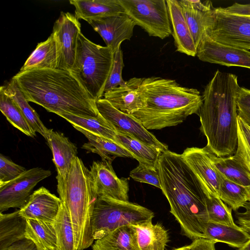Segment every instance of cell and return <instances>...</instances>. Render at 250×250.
I'll return each instance as SVG.
<instances>
[{
  "mask_svg": "<svg viewBox=\"0 0 250 250\" xmlns=\"http://www.w3.org/2000/svg\"><path fill=\"white\" fill-rule=\"evenodd\" d=\"M157 169L161 190L183 233L194 240L204 238L208 222L207 196L199 180L181 154L169 150L159 157Z\"/></svg>",
  "mask_w": 250,
  "mask_h": 250,
  "instance_id": "obj_1",
  "label": "cell"
},
{
  "mask_svg": "<svg viewBox=\"0 0 250 250\" xmlns=\"http://www.w3.org/2000/svg\"><path fill=\"white\" fill-rule=\"evenodd\" d=\"M240 87L235 74L217 70L206 86L198 115L206 146L218 157L231 156L237 144L236 97Z\"/></svg>",
  "mask_w": 250,
  "mask_h": 250,
  "instance_id": "obj_2",
  "label": "cell"
},
{
  "mask_svg": "<svg viewBox=\"0 0 250 250\" xmlns=\"http://www.w3.org/2000/svg\"><path fill=\"white\" fill-rule=\"evenodd\" d=\"M15 79L28 102L56 114L100 115L94 101L69 70L36 69L18 72Z\"/></svg>",
  "mask_w": 250,
  "mask_h": 250,
  "instance_id": "obj_3",
  "label": "cell"
},
{
  "mask_svg": "<svg viewBox=\"0 0 250 250\" xmlns=\"http://www.w3.org/2000/svg\"><path fill=\"white\" fill-rule=\"evenodd\" d=\"M139 91L144 106L131 114L147 130H159L182 123L197 114L202 96L195 88L179 84L175 80L158 77L142 78Z\"/></svg>",
  "mask_w": 250,
  "mask_h": 250,
  "instance_id": "obj_4",
  "label": "cell"
},
{
  "mask_svg": "<svg viewBox=\"0 0 250 250\" xmlns=\"http://www.w3.org/2000/svg\"><path fill=\"white\" fill-rule=\"evenodd\" d=\"M59 197L64 204L71 221L75 250L88 248L94 240L91 222L98 197L92 188L89 170L78 156L72 163L64 189Z\"/></svg>",
  "mask_w": 250,
  "mask_h": 250,
  "instance_id": "obj_5",
  "label": "cell"
},
{
  "mask_svg": "<svg viewBox=\"0 0 250 250\" xmlns=\"http://www.w3.org/2000/svg\"><path fill=\"white\" fill-rule=\"evenodd\" d=\"M114 53L107 46L92 42L81 33L70 71L95 101L102 98L111 72Z\"/></svg>",
  "mask_w": 250,
  "mask_h": 250,
  "instance_id": "obj_6",
  "label": "cell"
},
{
  "mask_svg": "<svg viewBox=\"0 0 250 250\" xmlns=\"http://www.w3.org/2000/svg\"><path fill=\"white\" fill-rule=\"evenodd\" d=\"M154 217L151 210L138 204L98 197L91 218L92 236L97 240L120 227L140 225L151 221Z\"/></svg>",
  "mask_w": 250,
  "mask_h": 250,
  "instance_id": "obj_7",
  "label": "cell"
},
{
  "mask_svg": "<svg viewBox=\"0 0 250 250\" xmlns=\"http://www.w3.org/2000/svg\"><path fill=\"white\" fill-rule=\"evenodd\" d=\"M125 13L149 36L164 39L172 35L166 0H119Z\"/></svg>",
  "mask_w": 250,
  "mask_h": 250,
  "instance_id": "obj_8",
  "label": "cell"
},
{
  "mask_svg": "<svg viewBox=\"0 0 250 250\" xmlns=\"http://www.w3.org/2000/svg\"><path fill=\"white\" fill-rule=\"evenodd\" d=\"M205 34L220 43L249 50L250 18L214 8L213 21Z\"/></svg>",
  "mask_w": 250,
  "mask_h": 250,
  "instance_id": "obj_9",
  "label": "cell"
},
{
  "mask_svg": "<svg viewBox=\"0 0 250 250\" xmlns=\"http://www.w3.org/2000/svg\"><path fill=\"white\" fill-rule=\"evenodd\" d=\"M96 106L99 113L114 127L117 132L129 135L158 149L162 153L168 150L167 145L159 141L132 115L117 109L104 98L96 101Z\"/></svg>",
  "mask_w": 250,
  "mask_h": 250,
  "instance_id": "obj_10",
  "label": "cell"
},
{
  "mask_svg": "<svg viewBox=\"0 0 250 250\" xmlns=\"http://www.w3.org/2000/svg\"><path fill=\"white\" fill-rule=\"evenodd\" d=\"M51 175V172L41 167L26 170L15 179L0 183V213L10 208H21L27 202L34 187Z\"/></svg>",
  "mask_w": 250,
  "mask_h": 250,
  "instance_id": "obj_11",
  "label": "cell"
},
{
  "mask_svg": "<svg viewBox=\"0 0 250 250\" xmlns=\"http://www.w3.org/2000/svg\"><path fill=\"white\" fill-rule=\"evenodd\" d=\"M81 33V24L75 16L61 12L54 23L52 33L58 53L57 69L69 71L72 69Z\"/></svg>",
  "mask_w": 250,
  "mask_h": 250,
  "instance_id": "obj_12",
  "label": "cell"
},
{
  "mask_svg": "<svg viewBox=\"0 0 250 250\" xmlns=\"http://www.w3.org/2000/svg\"><path fill=\"white\" fill-rule=\"evenodd\" d=\"M89 172L92 188L97 197L128 201L129 179L119 178L112 163L94 161Z\"/></svg>",
  "mask_w": 250,
  "mask_h": 250,
  "instance_id": "obj_13",
  "label": "cell"
},
{
  "mask_svg": "<svg viewBox=\"0 0 250 250\" xmlns=\"http://www.w3.org/2000/svg\"><path fill=\"white\" fill-rule=\"evenodd\" d=\"M181 155L199 180L207 197H219L220 176L208 147H188Z\"/></svg>",
  "mask_w": 250,
  "mask_h": 250,
  "instance_id": "obj_14",
  "label": "cell"
},
{
  "mask_svg": "<svg viewBox=\"0 0 250 250\" xmlns=\"http://www.w3.org/2000/svg\"><path fill=\"white\" fill-rule=\"evenodd\" d=\"M196 56L204 62L250 69V51L220 43L206 34L197 47Z\"/></svg>",
  "mask_w": 250,
  "mask_h": 250,
  "instance_id": "obj_15",
  "label": "cell"
},
{
  "mask_svg": "<svg viewBox=\"0 0 250 250\" xmlns=\"http://www.w3.org/2000/svg\"><path fill=\"white\" fill-rule=\"evenodd\" d=\"M87 22L104 40L106 46L114 53L121 43L129 40L136 25L125 13L89 20Z\"/></svg>",
  "mask_w": 250,
  "mask_h": 250,
  "instance_id": "obj_16",
  "label": "cell"
},
{
  "mask_svg": "<svg viewBox=\"0 0 250 250\" xmlns=\"http://www.w3.org/2000/svg\"><path fill=\"white\" fill-rule=\"evenodd\" d=\"M47 142L57 171V191L60 194L64 189L72 163L77 157V148L62 133L52 129H49Z\"/></svg>",
  "mask_w": 250,
  "mask_h": 250,
  "instance_id": "obj_17",
  "label": "cell"
},
{
  "mask_svg": "<svg viewBox=\"0 0 250 250\" xmlns=\"http://www.w3.org/2000/svg\"><path fill=\"white\" fill-rule=\"evenodd\" d=\"M61 204L60 197L42 187L33 192L26 204L20 209V213L26 219L53 223Z\"/></svg>",
  "mask_w": 250,
  "mask_h": 250,
  "instance_id": "obj_18",
  "label": "cell"
},
{
  "mask_svg": "<svg viewBox=\"0 0 250 250\" xmlns=\"http://www.w3.org/2000/svg\"><path fill=\"white\" fill-rule=\"evenodd\" d=\"M190 30L196 49L210 26L214 17V9L209 0H178Z\"/></svg>",
  "mask_w": 250,
  "mask_h": 250,
  "instance_id": "obj_19",
  "label": "cell"
},
{
  "mask_svg": "<svg viewBox=\"0 0 250 250\" xmlns=\"http://www.w3.org/2000/svg\"><path fill=\"white\" fill-rule=\"evenodd\" d=\"M166 1L176 51L195 57L197 54L196 47L179 1Z\"/></svg>",
  "mask_w": 250,
  "mask_h": 250,
  "instance_id": "obj_20",
  "label": "cell"
},
{
  "mask_svg": "<svg viewBox=\"0 0 250 250\" xmlns=\"http://www.w3.org/2000/svg\"><path fill=\"white\" fill-rule=\"evenodd\" d=\"M142 78H132L123 86H119L105 92L103 98L120 111L131 115L141 109L145 101L139 85Z\"/></svg>",
  "mask_w": 250,
  "mask_h": 250,
  "instance_id": "obj_21",
  "label": "cell"
},
{
  "mask_svg": "<svg viewBox=\"0 0 250 250\" xmlns=\"http://www.w3.org/2000/svg\"><path fill=\"white\" fill-rule=\"evenodd\" d=\"M73 127L82 133L88 139V142L83 144L82 148L87 152L98 154L101 157L102 161L112 163L118 157L134 159L132 155L118 143L80 127Z\"/></svg>",
  "mask_w": 250,
  "mask_h": 250,
  "instance_id": "obj_22",
  "label": "cell"
},
{
  "mask_svg": "<svg viewBox=\"0 0 250 250\" xmlns=\"http://www.w3.org/2000/svg\"><path fill=\"white\" fill-rule=\"evenodd\" d=\"M58 66V53L52 34L44 42L38 44L19 72L36 69H55Z\"/></svg>",
  "mask_w": 250,
  "mask_h": 250,
  "instance_id": "obj_23",
  "label": "cell"
},
{
  "mask_svg": "<svg viewBox=\"0 0 250 250\" xmlns=\"http://www.w3.org/2000/svg\"><path fill=\"white\" fill-rule=\"evenodd\" d=\"M69 2L75 7V17L86 21L125 13L119 0H71Z\"/></svg>",
  "mask_w": 250,
  "mask_h": 250,
  "instance_id": "obj_24",
  "label": "cell"
},
{
  "mask_svg": "<svg viewBox=\"0 0 250 250\" xmlns=\"http://www.w3.org/2000/svg\"><path fill=\"white\" fill-rule=\"evenodd\" d=\"M93 250H141L135 226L120 227L101 239L96 240Z\"/></svg>",
  "mask_w": 250,
  "mask_h": 250,
  "instance_id": "obj_25",
  "label": "cell"
},
{
  "mask_svg": "<svg viewBox=\"0 0 250 250\" xmlns=\"http://www.w3.org/2000/svg\"><path fill=\"white\" fill-rule=\"evenodd\" d=\"M204 238L239 249L250 239V234L241 227L208 221L204 230Z\"/></svg>",
  "mask_w": 250,
  "mask_h": 250,
  "instance_id": "obj_26",
  "label": "cell"
},
{
  "mask_svg": "<svg viewBox=\"0 0 250 250\" xmlns=\"http://www.w3.org/2000/svg\"><path fill=\"white\" fill-rule=\"evenodd\" d=\"M0 88L14 100L34 131L40 133L47 142L49 129L44 125L36 111L29 104L17 81L12 78Z\"/></svg>",
  "mask_w": 250,
  "mask_h": 250,
  "instance_id": "obj_27",
  "label": "cell"
},
{
  "mask_svg": "<svg viewBox=\"0 0 250 250\" xmlns=\"http://www.w3.org/2000/svg\"><path fill=\"white\" fill-rule=\"evenodd\" d=\"M26 219L20 209L10 213H0V250L25 238Z\"/></svg>",
  "mask_w": 250,
  "mask_h": 250,
  "instance_id": "obj_28",
  "label": "cell"
},
{
  "mask_svg": "<svg viewBox=\"0 0 250 250\" xmlns=\"http://www.w3.org/2000/svg\"><path fill=\"white\" fill-rule=\"evenodd\" d=\"M25 236L35 243L38 250H58L53 223L26 219Z\"/></svg>",
  "mask_w": 250,
  "mask_h": 250,
  "instance_id": "obj_29",
  "label": "cell"
},
{
  "mask_svg": "<svg viewBox=\"0 0 250 250\" xmlns=\"http://www.w3.org/2000/svg\"><path fill=\"white\" fill-rule=\"evenodd\" d=\"M116 141L126 149L139 163L157 167L162 152L157 148L129 135L117 132Z\"/></svg>",
  "mask_w": 250,
  "mask_h": 250,
  "instance_id": "obj_30",
  "label": "cell"
},
{
  "mask_svg": "<svg viewBox=\"0 0 250 250\" xmlns=\"http://www.w3.org/2000/svg\"><path fill=\"white\" fill-rule=\"evenodd\" d=\"M135 228L141 250H165L169 237L167 230L162 225H153L151 221Z\"/></svg>",
  "mask_w": 250,
  "mask_h": 250,
  "instance_id": "obj_31",
  "label": "cell"
},
{
  "mask_svg": "<svg viewBox=\"0 0 250 250\" xmlns=\"http://www.w3.org/2000/svg\"><path fill=\"white\" fill-rule=\"evenodd\" d=\"M58 115L65 119L73 126L80 127L116 142L117 131L100 114L97 117H82L67 113H60Z\"/></svg>",
  "mask_w": 250,
  "mask_h": 250,
  "instance_id": "obj_32",
  "label": "cell"
},
{
  "mask_svg": "<svg viewBox=\"0 0 250 250\" xmlns=\"http://www.w3.org/2000/svg\"><path fill=\"white\" fill-rule=\"evenodd\" d=\"M220 184L219 197L231 209L236 211L250 202V186H244L234 183L219 171Z\"/></svg>",
  "mask_w": 250,
  "mask_h": 250,
  "instance_id": "obj_33",
  "label": "cell"
},
{
  "mask_svg": "<svg viewBox=\"0 0 250 250\" xmlns=\"http://www.w3.org/2000/svg\"><path fill=\"white\" fill-rule=\"evenodd\" d=\"M217 170L229 180L237 184L250 186V173L232 156L218 157L211 152Z\"/></svg>",
  "mask_w": 250,
  "mask_h": 250,
  "instance_id": "obj_34",
  "label": "cell"
},
{
  "mask_svg": "<svg viewBox=\"0 0 250 250\" xmlns=\"http://www.w3.org/2000/svg\"><path fill=\"white\" fill-rule=\"evenodd\" d=\"M0 110L11 125L25 135L31 137L36 135L14 100L0 88Z\"/></svg>",
  "mask_w": 250,
  "mask_h": 250,
  "instance_id": "obj_35",
  "label": "cell"
},
{
  "mask_svg": "<svg viewBox=\"0 0 250 250\" xmlns=\"http://www.w3.org/2000/svg\"><path fill=\"white\" fill-rule=\"evenodd\" d=\"M53 225L58 250H75L74 235L71 221L65 205L62 201Z\"/></svg>",
  "mask_w": 250,
  "mask_h": 250,
  "instance_id": "obj_36",
  "label": "cell"
},
{
  "mask_svg": "<svg viewBox=\"0 0 250 250\" xmlns=\"http://www.w3.org/2000/svg\"><path fill=\"white\" fill-rule=\"evenodd\" d=\"M237 144L233 157L250 173V127L237 117Z\"/></svg>",
  "mask_w": 250,
  "mask_h": 250,
  "instance_id": "obj_37",
  "label": "cell"
},
{
  "mask_svg": "<svg viewBox=\"0 0 250 250\" xmlns=\"http://www.w3.org/2000/svg\"><path fill=\"white\" fill-rule=\"evenodd\" d=\"M208 221L223 225L236 226L232 215L231 209L219 197L207 198Z\"/></svg>",
  "mask_w": 250,
  "mask_h": 250,
  "instance_id": "obj_38",
  "label": "cell"
},
{
  "mask_svg": "<svg viewBox=\"0 0 250 250\" xmlns=\"http://www.w3.org/2000/svg\"><path fill=\"white\" fill-rule=\"evenodd\" d=\"M124 66L123 54L120 47L114 52L112 67L104 86V94L117 87L126 85V81L122 76Z\"/></svg>",
  "mask_w": 250,
  "mask_h": 250,
  "instance_id": "obj_39",
  "label": "cell"
},
{
  "mask_svg": "<svg viewBox=\"0 0 250 250\" xmlns=\"http://www.w3.org/2000/svg\"><path fill=\"white\" fill-rule=\"evenodd\" d=\"M129 176L134 181L148 184L161 189V185L158 170L139 163L138 166L132 169Z\"/></svg>",
  "mask_w": 250,
  "mask_h": 250,
  "instance_id": "obj_40",
  "label": "cell"
},
{
  "mask_svg": "<svg viewBox=\"0 0 250 250\" xmlns=\"http://www.w3.org/2000/svg\"><path fill=\"white\" fill-rule=\"evenodd\" d=\"M25 168L0 154V183L10 181L19 176Z\"/></svg>",
  "mask_w": 250,
  "mask_h": 250,
  "instance_id": "obj_41",
  "label": "cell"
},
{
  "mask_svg": "<svg viewBox=\"0 0 250 250\" xmlns=\"http://www.w3.org/2000/svg\"><path fill=\"white\" fill-rule=\"evenodd\" d=\"M238 117L250 127V89L240 87L236 97Z\"/></svg>",
  "mask_w": 250,
  "mask_h": 250,
  "instance_id": "obj_42",
  "label": "cell"
},
{
  "mask_svg": "<svg viewBox=\"0 0 250 250\" xmlns=\"http://www.w3.org/2000/svg\"><path fill=\"white\" fill-rule=\"evenodd\" d=\"M243 208L244 211L235 213L236 223L250 234V202L246 203Z\"/></svg>",
  "mask_w": 250,
  "mask_h": 250,
  "instance_id": "obj_43",
  "label": "cell"
},
{
  "mask_svg": "<svg viewBox=\"0 0 250 250\" xmlns=\"http://www.w3.org/2000/svg\"><path fill=\"white\" fill-rule=\"evenodd\" d=\"M216 243L206 238L196 239L189 245V250H216L215 245Z\"/></svg>",
  "mask_w": 250,
  "mask_h": 250,
  "instance_id": "obj_44",
  "label": "cell"
},
{
  "mask_svg": "<svg viewBox=\"0 0 250 250\" xmlns=\"http://www.w3.org/2000/svg\"><path fill=\"white\" fill-rule=\"evenodd\" d=\"M224 8L230 13L250 16V4H241L235 2L231 5Z\"/></svg>",
  "mask_w": 250,
  "mask_h": 250,
  "instance_id": "obj_45",
  "label": "cell"
},
{
  "mask_svg": "<svg viewBox=\"0 0 250 250\" xmlns=\"http://www.w3.org/2000/svg\"><path fill=\"white\" fill-rule=\"evenodd\" d=\"M4 250H38V249L32 241L25 238L13 244Z\"/></svg>",
  "mask_w": 250,
  "mask_h": 250,
  "instance_id": "obj_46",
  "label": "cell"
},
{
  "mask_svg": "<svg viewBox=\"0 0 250 250\" xmlns=\"http://www.w3.org/2000/svg\"><path fill=\"white\" fill-rule=\"evenodd\" d=\"M237 250H250V239L243 247Z\"/></svg>",
  "mask_w": 250,
  "mask_h": 250,
  "instance_id": "obj_47",
  "label": "cell"
},
{
  "mask_svg": "<svg viewBox=\"0 0 250 250\" xmlns=\"http://www.w3.org/2000/svg\"><path fill=\"white\" fill-rule=\"evenodd\" d=\"M173 250H189V245L185 246L179 248L175 249Z\"/></svg>",
  "mask_w": 250,
  "mask_h": 250,
  "instance_id": "obj_48",
  "label": "cell"
},
{
  "mask_svg": "<svg viewBox=\"0 0 250 250\" xmlns=\"http://www.w3.org/2000/svg\"><path fill=\"white\" fill-rule=\"evenodd\" d=\"M248 17L250 18V16H248Z\"/></svg>",
  "mask_w": 250,
  "mask_h": 250,
  "instance_id": "obj_49",
  "label": "cell"
}]
</instances>
